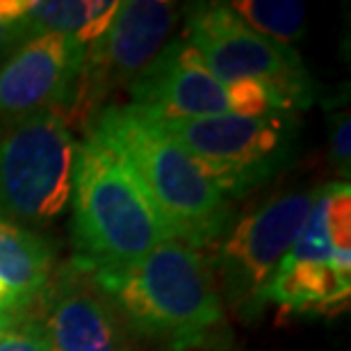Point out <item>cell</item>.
Returning a JSON list of instances; mask_svg holds the SVG:
<instances>
[{
    "label": "cell",
    "mask_w": 351,
    "mask_h": 351,
    "mask_svg": "<svg viewBox=\"0 0 351 351\" xmlns=\"http://www.w3.org/2000/svg\"><path fill=\"white\" fill-rule=\"evenodd\" d=\"M91 287L137 335L171 351L213 349L228 335L213 265L180 240L130 265L91 271Z\"/></svg>",
    "instance_id": "6da1fadb"
},
{
    "label": "cell",
    "mask_w": 351,
    "mask_h": 351,
    "mask_svg": "<svg viewBox=\"0 0 351 351\" xmlns=\"http://www.w3.org/2000/svg\"><path fill=\"white\" fill-rule=\"evenodd\" d=\"M85 135L128 165L180 242L201 251L233 223V201L151 114L128 103L103 105L87 119Z\"/></svg>",
    "instance_id": "7a4b0ae2"
},
{
    "label": "cell",
    "mask_w": 351,
    "mask_h": 351,
    "mask_svg": "<svg viewBox=\"0 0 351 351\" xmlns=\"http://www.w3.org/2000/svg\"><path fill=\"white\" fill-rule=\"evenodd\" d=\"M71 240L82 271L123 267L178 240L128 165L85 135L75 149Z\"/></svg>",
    "instance_id": "3957f363"
},
{
    "label": "cell",
    "mask_w": 351,
    "mask_h": 351,
    "mask_svg": "<svg viewBox=\"0 0 351 351\" xmlns=\"http://www.w3.org/2000/svg\"><path fill=\"white\" fill-rule=\"evenodd\" d=\"M156 121L199 162L228 201L242 199L283 171L299 144L297 112Z\"/></svg>",
    "instance_id": "277c9868"
},
{
    "label": "cell",
    "mask_w": 351,
    "mask_h": 351,
    "mask_svg": "<svg viewBox=\"0 0 351 351\" xmlns=\"http://www.w3.org/2000/svg\"><path fill=\"white\" fill-rule=\"evenodd\" d=\"M351 297V187L315 189V201L292 249L271 280L267 304L283 315H335Z\"/></svg>",
    "instance_id": "5b68a950"
},
{
    "label": "cell",
    "mask_w": 351,
    "mask_h": 351,
    "mask_svg": "<svg viewBox=\"0 0 351 351\" xmlns=\"http://www.w3.org/2000/svg\"><path fill=\"white\" fill-rule=\"evenodd\" d=\"M78 139L60 112L0 121V219L44 226L71 201Z\"/></svg>",
    "instance_id": "8992f818"
},
{
    "label": "cell",
    "mask_w": 351,
    "mask_h": 351,
    "mask_svg": "<svg viewBox=\"0 0 351 351\" xmlns=\"http://www.w3.org/2000/svg\"><path fill=\"white\" fill-rule=\"evenodd\" d=\"M313 201V189L274 196L230 223L217 240L213 271L221 280L228 308L242 322H258L265 315L271 280L297 240Z\"/></svg>",
    "instance_id": "52a82bcc"
},
{
    "label": "cell",
    "mask_w": 351,
    "mask_h": 351,
    "mask_svg": "<svg viewBox=\"0 0 351 351\" xmlns=\"http://www.w3.org/2000/svg\"><path fill=\"white\" fill-rule=\"evenodd\" d=\"M182 39L226 85L258 82L283 98L292 112L313 103L315 87L299 55L256 34L226 3L189 5Z\"/></svg>",
    "instance_id": "ba28073f"
},
{
    "label": "cell",
    "mask_w": 351,
    "mask_h": 351,
    "mask_svg": "<svg viewBox=\"0 0 351 351\" xmlns=\"http://www.w3.org/2000/svg\"><path fill=\"white\" fill-rule=\"evenodd\" d=\"M132 108L156 119L285 112L283 98L258 82L226 85L182 37L169 39L128 87Z\"/></svg>",
    "instance_id": "9c48e42d"
},
{
    "label": "cell",
    "mask_w": 351,
    "mask_h": 351,
    "mask_svg": "<svg viewBox=\"0 0 351 351\" xmlns=\"http://www.w3.org/2000/svg\"><path fill=\"white\" fill-rule=\"evenodd\" d=\"M178 5L167 0L119 3L105 30L87 44L71 114L89 119L114 89L130 87L169 41Z\"/></svg>",
    "instance_id": "30bf717a"
},
{
    "label": "cell",
    "mask_w": 351,
    "mask_h": 351,
    "mask_svg": "<svg viewBox=\"0 0 351 351\" xmlns=\"http://www.w3.org/2000/svg\"><path fill=\"white\" fill-rule=\"evenodd\" d=\"M85 44L60 34L25 41L0 64V121L44 112L71 114Z\"/></svg>",
    "instance_id": "8fae6325"
},
{
    "label": "cell",
    "mask_w": 351,
    "mask_h": 351,
    "mask_svg": "<svg viewBox=\"0 0 351 351\" xmlns=\"http://www.w3.org/2000/svg\"><path fill=\"white\" fill-rule=\"evenodd\" d=\"M48 351H130L117 313L101 294L82 287H62L37 317Z\"/></svg>",
    "instance_id": "7c38bea8"
},
{
    "label": "cell",
    "mask_w": 351,
    "mask_h": 351,
    "mask_svg": "<svg viewBox=\"0 0 351 351\" xmlns=\"http://www.w3.org/2000/svg\"><path fill=\"white\" fill-rule=\"evenodd\" d=\"M53 244L37 230L0 219V315H21L46 292Z\"/></svg>",
    "instance_id": "4fadbf2b"
},
{
    "label": "cell",
    "mask_w": 351,
    "mask_h": 351,
    "mask_svg": "<svg viewBox=\"0 0 351 351\" xmlns=\"http://www.w3.org/2000/svg\"><path fill=\"white\" fill-rule=\"evenodd\" d=\"M117 7V0H27L21 14V27L27 41L44 34H60L87 46L105 30Z\"/></svg>",
    "instance_id": "5bb4252c"
},
{
    "label": "cell",
    "mask_w": 351,
    "mask_h": 351,
    "mask_svg": "<svg viewBox=\"0 0 351 351\" xmlns=\"http://www.w3.org/2000/svg\"><path fill=\"white\" fill-rule=\"evenodd\" d=\"M226 5L256 34L278 46L290 48V44L304 37V3H294V0H233Z\"/></svg>",
    "instance_id": "9a60e30c"
},
{
    "label": "cell",
    "mask_w": 351,
    "mask_h": 351,
    "mask_svg": "<svg viewBox=\"0 0 351 351\" xmlns=\"http://www.w3.org/2000/svg\"><path fill=\"white\" fill-rule=\"evenodd\" d=\"M25 3L27 0H0V64L27 41L21 27Z\"/></svg>",
    "instance_id": "2e32d148"
},
{
    "label": "cell",
    "mask_w": 351,
    "mask_h": 351,
    "mask_svg": "<svg viewBox=\"0 0 351 351\" xmlns=\"http://www.w3.org/2000/svg\"><path fill=\"white\" fill-rule=\"evenodd\" d=\"M0 351H48V349L39 328L21 313L19 319L0 333Z\"/></svg>",
    "instance_id": "e0dca14e"
},
{
    "label": "cell",
    "mask_w": 351,
    "mask_h": 351,
    "mask_svg": "<svg viewBox=\"0 0 351 351\" xmlns=\"http://www.w3.org/2000/svg\"><path fill=\"white\" fill-rule=\"evenodd\" d=\"M331 149H333V160L338 162L340 171L349 176V117H338L335 119L333 132H331Z\"/></svg>",
    "instance_id": "ac0fdd59"
},
{
    "label": "cell",
    "mask_w": 351,
    "mask_h": 351,
    "mask_svg": "<svg viewBox=\"0 0 351 351\" xmlns=\"http://www.w3.org/2000/svg\"><path fill=\"white\" fill-rule=\"evenodd\" d=\"M16 319H19V315H0V333H3L5 328H10Z\"/></svg>",
    "instance_id": "d6986e66"
}]
</instances>
